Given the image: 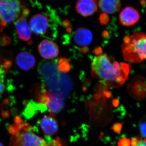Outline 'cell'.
Returning <instances> with one entry per match:
<instances>
[{
  "label": "cell",
  "instance_id": "cell-1",
  "mask_svg": "<svg viewBox=\"0 0 146 146\" xmlns=\"http://www.w3.org/2000/svg\"><path fill=\"white\" fill-rule=\"evenodd\" d=\"M91 74L113 88L120 87L128 78L130 66L126 63L113 61L106 54L94 57L91 63Z\"/></svg>",
  "mask_w": 146,
  "mask_h": 146
},
{
  "label": "cell",
  "instance_id": "cell-2",
  "mask_svg": "<svg viewBox=\"0 0 146 146\" xmlns=\"http://www.w3.org/2000/svg\"><path fill=\"white\" fill-rule=\"evenodd\" d=\"M9 131L11 135L9 146H63L58 138L45 140L37 136L33 127L20 117L14 119L13 124L9 127Z\"/></svg>",
  "mask_w": 146,
  "mask_h": 146
},
{
  "label": "cell",
  "instance_id": "cell-3",
  "mask_svg": "<svg viewBox=\"0 0 146 146\" xmlns=\"http://www.w3.org/2000/svg\"><path fill=\"white\" fill-rule=\"evenodd\" d=\"M38 69L46 91L65 100L72 86L71 79L60 72L54 62L43 61L39 64Z\"/></svg>",
  "mask_w": 146,
  "mask_h": 146
},
{
  "label": "cell",
  "instance_id": "cell-4",
  "mask_svg": "<svg viewBox=\"0 0 146 146\" xmlns=\"http://www.w3.org/2000/svg\"><path fill=\"white\" fill-rule=\"evenodd\" d=\"M121 48L126 61L139 63L146 60V34L137 33L125 36Z\"/></svg>",
  "mask_w": 146,
  "mask_h": 146
},
{
  "label": "cell",
  "instance_id": "cell-5",
  "mask_svg": "<svg viewBox=\"0 0 146 146\" xmlns=\"http://www.w3.org/2000/svg\"><path fill=\"white\" fill-rule=\"evenodd\" d=\"M22 8L20 1H0V31L18 18Z\"/></svg>",
  "mask_w": 146,
  "mask_h": 146
},
{
  "label": "cell",
  "instance_id": "cell-6",
  "mask_svg": "<svg viewBox=\"0 0 146 146\" xmlns=\"http://www.w3.org/2000/svg\"><path fill=\"white\" fill-rule=\"evenodd\" d=\"M37 99L40 104L44 105L48 109L52 116L60 111L65 104V100L63 98L52 95L44 90L37 96Z\"/></svg>",
  "mask_w": 146,
  "mask_h": 146
},
{
  "label": "cell",
  "instance_id": "cell-7",
  "mask_svg": "<svg viewBox=\"0 0 146 146\" xmlns=\"http://www.w3.org/2000/svg\"><path fill=\"white\" fill-rule=\"evenodd\" d=\"M29 14L28 9H25L22 11L20 17L15 21L17 35L19 39L25 42H29L31 38V30L27 21V18Z\"/></svg>",
  "mask_w": 146,
  "mask_h": 146
},
{
  "label": "cell",
  "instance_id": "cell-8",
  "mask_svg": "<svg viewBox=\"0 0 146 146\" xmlns=\"http://www.w3.org/2000/svg\"><path fill=\"white\" fill-rule=\"evenodd\" d=\"M48 19L44 14H36L31 18L30 26L32 31L36 35L46 33L48 27Z\"/></svg>",
  "mask_w": 146,
  "mask_h": 146
},
{
  "label": "cell",
  "instance_id": "cell-9",
  "mask_svg": "<svg viewBox=\"0 0 146 146\" xmlns=\"http://www.w3.org/2000/svg\"><path fill=\"white\" fill-rule=\"evenodd\" d=\"M38 51L42 58L47 59L56 57L59 53L57 45L48 39L42 40L38 46Z\"/></svg>",
  "mask_w": 146,
  "mask_h": 146
},
{
  "label": "cell",
  "instance_id": "cell-10",
  "mask_svg": "<svg viewBox=\"0 0 146 146\" xmlns=\"http://www.w3.org/2000/svg\"><path fill=\"white\" fill-rule=\"evenodd\" d=\"M129 91L130 94L136 99H142L146 94V80L141 76H138L132 80L129 84Z\"/></svg>",
  "mask_w": 146,
  "mask_h": 146
},
{
  "label": "cell",
  "instance_id": "cell-11",
  "mask_svg": "<svg viewBox=\"0 0 146 146\" xmlns=\"http://www.w3.org/2000/svg\"><path fill=\"white\" fill-rule=\"evenodd\" d=\"M98 2L92 0H81L77 2L76 9L81 16L87 17L93 15L98 11Z\"/></svg>",
  "mask_w": 146,
  "mask_h": 146
},
{
  "label": "cell",
  "instance_id": "cell-12",
  "mask_svg": "<svg viewBox=\"0 0 146 146\" xmlns=\"http://www.w3.org/2000/svg\"><path fill=\"white\" fill-rule=\"evenodd\" d=\"M140 15L137 10L131 7L124 9L119 16L120 22L125 26H131L139 20Z\"/></svg>",
  "mask_w": 146,
  "mask_h": 146
},
{
  "label": "cell",
  "instance_id": "cell-13",
  "mask_svg": "<svg viewBox=\"0 0 146 146\" xmlns=\"http://www.w3.org/2000/svg\"><path fill=\"white\" fill-rule=\"evenodd\" d=\"M16 62L19 68L24 71H28L34 67L36 60L31 53L24 51L18 54L16 57Z\"/></svg>",
  "mask_w": 146,
  "mask_h": 146
},
{
  "label": "cell",
  "instance_id": "cell-14",
  "mask_svg": "<svg viewBox=\"0 0 146 146\" xmlns=\"http://www.w3.org/2000/svg\"><path fill=\"white\" fill-rule=\"evenodd\" d=\"M39 124L43 133L47 136H53L58 130L57 121L51 115L44 117L40 121Z\"/></svg>",
  "mask_w": 146,
  "mask_h": 146
},
{
  "label": "cell",
  "instance_id": "cell-15",
  "mask_svg": "<svg viewBox=\"0 0 146 146\" xmlns=\"http://www.w3.org/2000/svg\"><path fill=\"white\" fill-rule=\"evenodd\" d=\"M74 40L77 44L80 46H88L93 40V35L91 31L85 28H79L74 34Z\"/></svg>",
  "mask_w": 146,
  "mask_h": 146
},
{
  "label": "cell",
  "instance_id": "cell-16",
  "mask_svg": "<svg viewBox=\"0 0 146 146\" xmlns=\"http://www.w3.org/2000/svg\"><path fill=\"white\" fill-rule=\"evenodd\" d=\"M99 7L101 10L106 14H112L119 11L121 1L118 0H102L99 1Z\"/></svg>",
  "mask_w": 146,
  "mask_h": 146
},
{
  "label": "cell",
  "instance_id": "cell-17",
  "mask_svg": "<svg viewBox=\"0 0 146 146\" xmlns=\"http://www.w3.org/2000/svg\"><path fill=\"white\" fill-rule=\"evenodd\" d=\"M58 68L61 72L66 73L70 71V65L68 59L65 58H61L58 61Z\"/></svg>",
  "mask_w": 146,
  "mask_h": 146
},
{
  "label": "cell",
  "instance_id": "cell-18",
  "mask_svg": "<svg viewBox=\"0 0 146 146\" xmlns=\"http://www.w3.org/2000/svg\"><path fill=\"white\" fill-rule=\"evenodd\" d=\"M139 127L142 136L146 138V119L141 121L139 124Z\"/></svg>",
  "mask_w": 146,
  "mask_h": 146
},
{
  "label": "cell",
  "instance_id": "cell-19",
  "mask_svg": "<svg viewBox=\"0 0 146 146\" xmlns=\"http://www.w3.org/2000/svg\"><path fill=\"white\" fill-rule=\"evenodd\" d=\"M109 20V17L107 14L102 13L100 15L99 21L102 25H106Z\"/></svg>",
  "mask_w": 146,
  "mask_h": 146
},
{
  "label": "cell",
  "instance_id": "cell-20",
  "mask_svg": "<svg viewBox=\"0 0 146 146\" xmlns=\"http://www.w3.org/2000/svg\"><path fill=\"white\" fill-rule=\"evenodd\" d=\"M118 145L119 146H131L130 140L126 138H121L118 143Z\"/></svg>",
  "mask_w": 146,
  "mask_h": 146
},
{
  "label": "cell",
  "instance_id": "cell-21",
  "mask_svg": "<svg viewBox=\"0 0 146 146\" xmlns=\"http://www.w3.org/2000/svg\"><path fill=\"white\" fill-rule=\"evenodd\" d=\"M122 125L119 123H117L113 125L112 128L115 133H120L121 131Z\"/></svg>",
  "mask_w": 146,
  "mask_h": 146
},
{
  "label": "cell",
  "instance_id": "cell-22",
  "mask_svg": "<svg viewBox=\"0 0 146 146\" xmlns=\"http://www.w3.org/2000/svg\"><path fill=\"white\" fill-rule=\"evenodd\" d=\"M5 86L3 78L0 77V98L5 91Z\"/></svg>",
  "mask_w": 146,
  "mask_h": 146
},
{
  "label": "cell",
  "instance_id": "cell-23",
  "mask_svg": "<svg viewBox=\"0 0 146 146\" xmlns=\"http://www.w3.org/2000/svg\"><path fill=\"white\" fill-rule=\"evenodd\" d=\"M138 140V143L136 146H146V139L143 140L141 136L136 137Z\"/></svg>",
  "mask_w": 146,
  "mask_h": 146
},
{
  "label": "cell",
  "instance_id": "cell-24",
  "mask_svg": "<svg viewBox=\"0 0 146 146\" xmlns=\"http://www.w3.org/2000/svg\"><path fill=\"white\" fill-rule=\"evenodd\" d=\"M138 140L137 138H133L131 141V146H136L138 143Z\"/></svg>",
  "mask_w": 146,
  "mask_h": 146
},
{
  "label": "cell",
  "instance_id": "cell-25",
  "mask_svg": "<svg viewBox=\"0 0 146 146\" xmlns=\"http://www.w3.org/2000/svg\"><path fill=\"white\" fill-rule=\"evenodd\" d=\"M102 52V49L101 48H100V47L96 49L95 50V53H96V54L98 55V56L101 55Z\"/></svg>",
  "mask_w": 146,
  "mask_h": 146
},
{
  "label": "cell",
  "instance_id": "cell-26",
  "mask_svg": "<svg viewBox=\"0 0 146 146\" xmlns=\"http://www.w3.org/2000/svg\"><path fill=\"white\" fill-rule=\"evenodd\" d=\"M119 100H115L113 102V104H114V106H117L119 105Z\"/></svg>",
  "mask_w": 146,
  "mask_h": 146
},
{
  "label": "cell",
  "instance_id": "cell-27",
  "mask_svg": "<svg viewBox=\"0 0 146 146\" xmlns=\"http://www.w3.org/2000/svg\"><path fill=\"white\" fill-rule=\"evenodd\" d=\"M0 146H4L3 145L2 143H1V142H0Z\"/></svg>",
  "mask_w": 146,
  "mask_h": 146
}]
</instances>
